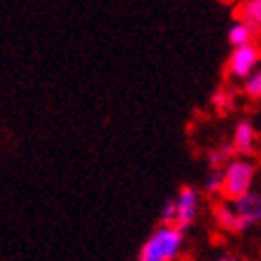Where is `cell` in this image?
<instances>
[{"label":"cell","instance_id":"1","mask_svg":"<svg viewBox=\"0 0 261 261\" xmlns=\"http://www.w3.org/2000/svg\"><path fill=\"white\" fill-rule=\"evenodd\" d=\"M187 247V231L173 224H159L145 238L136 261H177Z\"/></svg>","mask_w":261,"mask_h":261},{"label":"cell","instance_id":"2","mask_svg":"<svg viewBox=\"0 0 261 261\" xmlns=\"http://www.w3.org/2000/svg\"><path fill=\"white\" fill-rule=\"evenodd\" d=\"M256 161L252 156H233L231 161L222 168L224 187H222V201L236 203L245 198L247 194L254 191V179H256Z\"/></svg>","mask_w":261,"mask_h":261},{"label":"cell","instance_id":"3","mask_svg":"<svg viewBox=\"0 0 261 261\" xmlns=\"http://www.w3.org/2000/svg\"><path fill=\"white\" fill-rule=\"evenodd\" d=\"M259 68H261V42L231 49V54L226 59V80L233 82V84H243Z\"/></svg>","mask_w":261,"mask_h":261},{"label":"cell","instance_id":"4","mask_svg":"<svg viewBox=\"0 0 261 261\" xmlns=\"http://www.w3.org/2000/svg\"><path fill=\"white\" fill-rule=\"evenodd\" d=\"M170 201H173V205H175V226L185 228V231L189 226H194L198 215H201V207H203L201 191L191 185H182Z\"/></svg>","mask_w":261,"mask_h":261},{"label":"cell","instance_id":"5","mask_svg":"<svg viewBox=\"0 0 261 261\" xmlns=\"http://www.w3.org/2000/svg\"><path fill=\"white\" fill-rule=\"evenodd\" d=\"M210 215H212V222H215V226L219 228V231H224V233H243L245 228H247V224L243 222V217L238 215V210H236L233 203L228 201H212L210 205Z\"/></svg>","mask_w":261,"mask_h":261},{"label":"cell","instance_id":"6","mask_svg":"<svg viewBox=\"0 0 261 261\" xmlns=\"http://www.w3.org/2000/svg\"><path fill=\"white\" fill-rule=\"evenodd\" d=\"M231 149L236 156H252L259 147V130L250 119H238V124L231 130Z\"/></svg>","mask_w":261,"mask_h":261},{"label":"cell","instance_id":"7","mask_svg":"<svg viewBox=\"0 0 261 261\" xmlns=\"http://www.w3.org/2000/svg\"><path fill=\"white\" fill-rule=\"evenodd\" d=\"M228 44H231V49H238V47H247V44H254L259 42L261 33L256 31V28H252L250 23L240 21V19H233V23L228 26Z\"/></svg>","mask_w":261,"mask_h":261},{"label":"cell","instance_id":"8","mask_svg":"<svg viewBox=\"0 0 261 261\" xmlns=\"http://www.w3.org/2000/svg\"><path fill=\"white\" fill-rule=\"evenodd\" d=\"M233 205H236V210H238V215L243 217V222L247 224V228L261 224V191L254 189L252 194L245 196V198L236 201Z\"/></svg>","mask_w":261,"mask_h":261},{"label":"cell","instance_id":"9","mask_svg":"<svg viewBox=\"0 0 261 261\" xmlns=\"http://www.w3.org/2000/svg\"><path fill=\"white\" fill-rule=\"evenodd\" d=\"M233 12L236 19L250 23L252 28L261 33V0H240V3H236Z\"/></svg>","mask_w":261,"mask_h":261},{"label":"cell","instance_id":"10","mask_svg":"<svg viewBox=\"0 0 261 261\" xmlns=\"http://www.w3.org/2000/svg\"><path fill=\"white\" fill-rule=\"evenodd\" d=\"M210 105H212L215 112H222V114L231 112V110L236 108V91L233 89H228V87L217 89V91L212 93V98H210Z\"/></svg>","mask_w":261,"mask_h":261},{"label":"cell","instance_id":"11","mask_svg":"<svg viewBox=\"0 0 261 261\" xmlns=\"http://www.w3.org/2000/svg\"><path fill=\"white\" fill-rule=\"evenodd\" d=\"M233 156L236 154H233V149H231V145H224V147H212V149H207L205 161H207V166H210V170H222Z\"/></svg>","mask_w":261,"mask_h":261},{"label":"cell","instance_id":"12","mask_svg":"<svg viewBox=\"0 0 261 261\" xmlns=\"http://www.w3.org/2000/svg\"><path fill=\"white\" fill-rule=\"evenodd\" d=\"M222 187H224V177H222V170H210L203 179V194L212 201H219L222 198Z\"/></svg>","mask_w":261,"mask_h":261},{"label":"cell","instance_id":"13","mask_svg":"<svg viewBox=\"0 0 261 261\" xmlns=\"http://www.w3.org/2000/svg\"><path fill=\"white\" fill-rule=\"evenodd\" d=\"M240 93H243L247 100H252V103L261 100V68L247 82H243V84H240Z\"/></svg>","mask_w":261,"mask_h":261},{"label":"cell","instance_id":"14","mask_svg":"<svg viewBox=\"0 0 261 261\" xmlns=\"http://www.w3.org/2000/svg\"><path fill=\"white\" fill-rule=\"evenodd\" d=\"M161 224H173L175 226V205L173 201H166L161 207Z\"/></svg>","mask_w":261,"mask_h":261},{"label":"cell","instance_id":"15","mask_svg":"<svg viewBox=\"0 0 261 261\" xmlns=\"http://www.w3.org/2000/svg\"><path fill=\"white\" fill-rule=\"evenodd\" d=\"M215 261H243L240 256H236V254H222V256H217Z\"/></svg>","mask_w":261,"mask_h":261}]
</instances>
